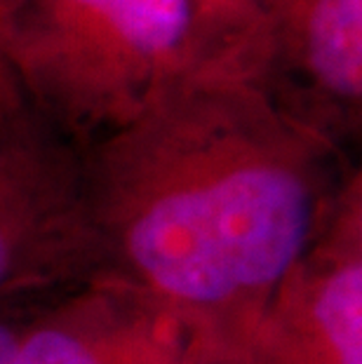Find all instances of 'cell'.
<instances>
[{
    "label": "cell",
    "mask_w": 362,
    "mask_h": 364,
    "mask_svg": "<svg viewBox=\"0 0 362 364\" xmlns=\"http://www.w3.org/2000/svg\"><path fill=\"white\" fill-rule=\"evenodd\" d=\"M78 165L97 275L250 329L360 181L257 73L221 64L172 80Z\"/></svg>",
    "instance_id": "obj_1"
},
{
    "label": "cell",
    "mask_w": 362,
    "mask_h": 364,
    "mask_svg": "<svg viewBox=\"0 0 362 364\" xmlns=\"http://www.w3.org/2000/svg\"><path fill=\"white\" fill-rule=\"evenodd\" d=\"M0 54L21 108L75 153L198 68L186 0H17Z\"/></svg>",
    "instance_id": "obj_2"
},
{
    "label": "cell",
    "mask_w": 362,
    "mask_h": 364,
    "mask_svg": "<svg viewBox=\"0 0 362 364\" xmlns=\"http://www.w3.org/2000/svg\"><path fill=\"white\" fill-rule=\"evenodd\" d=\"M254 336L97 275L28 322L10 364H250Z\"/></svg>",
    "instance_id": "obj_3"
},
{
    "label": "cell",
    "mask_w": 362,
    "mask_h": 364,
    "mask_svg": "<svg viewBox=\"0 0 362 364\" xmlns=\"http://www.w3.org/2000/svg\"><path fill=\"white\" fill-rule=\"evenodd\" d=\"M97 273L78 153L33 118L0 125V304Z\"/></svg>",
    "instance_id": "obj_4"
},
{
    "label": "cell",
    "mask_w": 362,
    "mask_h": 364,
    "mask_svg": "<svg viewBox=\"0 0 362 364\" xmlns=\"http://www.w3.org/2000/svg\"><path fill=\"white\" fill-rule=\"evenodd\" d=\"M259 80L341 146L362 115V0H266Z\"/></svg>",
    "instance_id": "obj_5"
},
{
    "label": "cell",
    "mask_w": 362,
    "mask_h": 364,
    "mask_svg": "<svg viewBox=\"0 0 362 364\" xmlns=\"http://www.w3.org/2000/svg\"><path fill=\"white\" fill-rule=\"evenodd\" d=\"M360 181L261 315L250 364H362Z\"/></svg>",
    "instance_id": "obj_6"
},
{
    "label": "cell",
    "mask_w": 362,
    "mask_h": 364,
    "mask_svg": "<svg viewBox=\"0 0 362 364\" xmlns=\"http://www.w3.org/2000/svg\"><path fill=\"white\" fill-rule=\"evenodd\" d=\"M198 66H238L259 75L266 0H186Z\"/></svg>",
    "instance_id": "obj_7"
},
{
    "label": "cell",
    "mask_w": 362,
    "mask_h": 364,
    "mask_svg": "<svg viewBox=\"0 0 362 364\" xmlns=\"http://www.w3.org/2000/svg\"><path fill=\"white\" fill-rule=\"evenodd\" d=\"M17 5V0H0V43H3V31L7 24V17H10L12 7ZM24 115V108L17 102L12 92V85L5 75V66H3V54H0V122L3 120H12Z\"/></svg>",
    "instance_id": "obj_8"
},
{
    "label": "cell",
    "mask_w": 362,
    "mask_h": 364,
    "mask_svg": "<svg viewBox=\"0 0 362 364\" xmlns=\"http://www.w3.org/2000/svg\"><path fill=\"white\" fill-rule=\"evenodd\" d=\"M33 320V317H31ZM24 311H10V308H0V364H10L14 348H17L21 334L28 327Z\"/></svg>",
    "instance_id": "obj_9"
}]
</instances>
